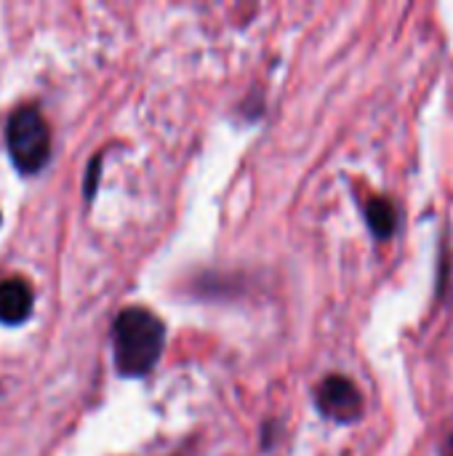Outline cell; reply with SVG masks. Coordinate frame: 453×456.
<instances>
[{"label": "cell", "instance_id": "1", "mask_svg": "<svg viewBox=\"0 0 453 456\" xmlns=\"http://www.w3.org/2000/svg\"><path fill=\"white\" fill-rule=\"evenodd\" d=\"M166 326L144 307H128L112 329V355L123 377H144L160 361Z\"/></svg>", "mask_w": 453, "mask_h": 456}, {"label": "cell", "instance_id": "2", "mask_svg": "<svg viewBox=\"0 0 453 456\" xmlns=\"http://www.w3.org/2000/svg\"><path fill=\"white\" fill-rule=\"evenodd\" d=\"M5 144L21 174H37L51 158V131L35 107H19L5 128Z\"/></svg>", "mask_w": 453, "mask_h": 456}, {"label": "cell", "instance_id": "3", "mask_svg": "<svg viewBox=\"0 0 453 456\" xmlns=\"http://www.w3.org/2000/svg\"><path fill=\"white\" fill-rule=\"evenodd\" d=\"M318 409L334 422H358L363 417V395L347 377H328L318 387Z\"/></svg>", "mask_w": 453, "mask_h": 456}, {"label": "cell", "instance_id": "4", "mask_svg": "<svg viewBox=\"0 0 453 456\" xmlns=\"http://www.w3.org/2000/svg\"><path fill=\"white\" fill-rule=\"evenodd\" d=\"M29 313H32V289L19 278L3 281L0 283V323L16 326L27 321Z\"/></svg>", "mask_w": 453, "mask_h": 456}, {"label": "cell", "instance_id": "5", "mask_svg": "<svg viewBox=\"0 0 453 456\" xmlns=\"http://www.w3.org/2000/svg\"><path fill=\"white\" fill-rule=\"evenodd\" d=\"M366 222H368V230L374 232V238H379V240L392 238L395 224H398L395 206L387 198H371L366 203Z\"/></svg>", "mask_w": 453, "mask_h": 456}, {"label": "cell", "instance_id": "6", "mask_svg": "<svg viewBox=\"0 0 453 456\" xmlns=\"http://www.w3.org/2000/svg\"><path fill=\"white\" fill-rule=\"evenodd\" d=\"M96 179H99V158L91 163V182H85V198H91V195H93V190H96Z\"/></svg>", "mask_w": 453, "mask_h": 456}, {"label": "cell", "instance_id": "7", "mask_svg": "<svg viewBox=\"0 0 453 456\" xmlns=\"http://www.w3.org/2000/svg\"><path fill=\"white\" fill-rule=\"evenodd\" d=\"M451 456H453V446H451Z\"/></svg>", "mask_w": 453, "mask_h": 456}]
</instances>
